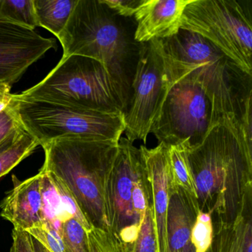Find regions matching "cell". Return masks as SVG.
<instances>
[{
    "instance_id": "obj_10",
    "label": "cell",
    "mask_w": 252,
    "mask_h": 252,
    "mask_svg": "<svg viewBox=\"0 0 252 252\" xmlns=\"http://www.w3.org/2000/svg\"><path fill=\"white\" fill-rule=\"evenodd\" d=\"M145 172L141 150L126 138H121L109 184L110 230L119 234L134 225H141L132 209L135 181Z\"/></svg>"
},
{
    "instance_id": "obj_24",
    "label": "cell",
    "mask_w": 252,
    "mask_h": 252,
    "mask_svg": "<svg viewBox=\"0 0 252 252\" xmlns=\"http://www.w3.org/2000/svg\"><path fill=\"white\" fill-rule=\"evenodd\" d=\"M214 227L210 214L199 210L191 233L194 252H206L213 241Z\"/></svg>"
},
{
    "instance_id": "obj_16",
    "label": "cell",
    "mask_w": 252,
    "mask_h": 252,
    "mask_svg": "<svg viewBox=\"0 0 252 252\" xmlns=\"http://www.w3.org/2000/svg\"><path fill=\"white\" fill-rule=\"evenodd\" d=\"M78 0H33L38 27L58 37L74 10Z\"/></svg>"
},
{
    "instance_id": "obj_29",
    "label": "cell",
    "mask_w": 252,
    "mask_h": 252,
    "mask_svg": "<svg viewBox=\"0 0 252 252\" xmlns=\"http://www.w3.org/2000/svg\"><path fill=\"white\" fill-rule=\"evenodd\" d=\"M243 252H252V214L246 216L243 237Z\"/></svg>"
},
{
    "instance_id": "obj_19",
    "label": "cell",
    "mask_w": 252,
    "mask_h": 252,
    "mask_svg": "<svg viewBox=\"0 0 252 252\" xmlns=\"http://www.w3.org/2000/svg\"><path fill=\"white\" fill-rule=\"evenodd\" d=\"M38 146L39 143L26 131L11 147L0 153V178L30 156Z\"/></svg>"
},
{
    "instance_id": "obj_26",
    "label": "cell",
    "mask_w": 252,
    "mask_h": 252,
    "mask_svg": "<svg viewBox=\"0 0 252 252\" xmlns=\"http://www.w3.org/2000/svg\"><path fill=\"white\" fill-rule=\"evenodd\" d=\"M130 252H156L151 205L147 209L144 220L141 224L138 239L131 248Z\"/></svg>"
},
{
    "instance_id": "obj_2",
    "label": "cell",
    "mask_w": 252,
    "mask_h": 252,
    "mask_svg": "<svg viewBox=\"0 0 252 252\" xmlns=\"http://www.w3.org/2000/svg\"><path fill=\"white\" fill-rule=\"evenodd\" d=\"M172 80L198 85L212 107L211 126L222 124L235 132L252 110V76L198 34L181 29L163 39Z\"/></svg>"
},
{
    "instance_id": "obj_3",
    "label": "cell",
    "mask_w": 252,
    "mask_h": 252,
    "mask_svg": "<svg viewBox=\"0 0 252 252\" xmlns=\"http://www.w3.org/2000/svg\"><path fill=\"white\" fill-rule=\"evenodd\" d=\"M133 18L116 14L101 0H78L58 39L63 57H88L101 63L129 104L141 44L135 39ZM127 108V107H126Z\"/></svg>"
},
{
    "instance_id": "obj_6",
    "label": "cell",
    "mask_w": 252,
    "mask_h": 252,
    "mask_svg": "<svg viewBox=\"0 0 252 252\" xmlns=\"http://www.w3.org/2000/svg\"><path fill=\"white\" fill-rule=\"evenodd\" d=\"M14 98V110L20 125L42 147L63 138L119 142L125 131L122 113H104L48 101Z\"/></svg>"
},
{
    "instance_id": "obj_14",
    "label": "cell",
    "mask_w": 252,
    "mask_h": 252,
    "mask_svg": "<svg viewBox=\"0 0 252 252\" xmlns=\"http://www.w3.org/2000/svg\"><path fill=\"white\" fill-rule=\"evenodd\" d=\"M192 0H144L133 18L135 39L145 43L168 39L181 30L183 14Z\"/></svg>"
},
{
    "instance_id": "obj_25",
    "label": "cell",
    "mask_w": 252,
    "mask_h": 252,
    "mask_svg": "<svg viewBox=\"0 0 252 252\" xmlns=\"http://www.w3.org/2000/svg\"><path fill=\"white\" fill-rule=\"evenodd\" d=\"M27 232L50 252H64L61 233L48 222L31 228Z\"/></svg>"
},
{
    "instance_id": "obj_23",
    "label": "cell",
    "mask_w": 252,
    "mask_h": 252,
    "mask_svg": "<svg viewBox=\"0 0 252 252\" xmlns=\"http://www.w3.org/2000/svg\"><path fill=\"white\" fill-rule=\"evenodd\" d=\"M88 240L90 252H130V246L113 231L93 228L88 232Z\"/></svg>"
},
{
    "instance_id": "obj_30",
    "label": "cell",
    "mask_w": 252,
    "mask_h": 252,
    "mask_svg": "<svg viewBox=\"0 0 252 252\" xmlns=\"http://www.w3.org/2000/svg\"><path fill=\"white\" fill-rule=\"evenodd\" d=\"M33 241V248H34L35 252H50L46 249L43 247L40 243H38L34 239L32 238Z\"/></svg>"
},
{
    "instance_id": "obj_18",
    "label": "cell",
    "mask_w": 252,
    "mask_h": 252,
    "mask_svg": "<svg viewBox=\"0 0 252 252\" xmlns=\"http://www.w3.org/2000/svg\"><path fill=\"white\" fill-rule=\"evenodd\" d=\"M240 215L229 225L214 228L213 241L206 252H243V237L246 216Z\"/></svg>"
},
{
    "instance_id": "obj_12",
    "label": "cell",
    "mask_w": 252,
    "mask_h": 252,
    "mask_svg": "<svg viewBox=\"0 0 252 252\" xmlns=\"http://www.w3.org/2000/svg\"><path fill=\"white\" fill-rule=\"evenodd\" d=\"M140 150L150 185L156 252H169L166 226L171 189L168 146L160 143L148 149L141 145Z\"/></svg>"
},
{
    "instance_id": "obj_9",
    "label": "cell",
    "mask_w": 252,
    "mask_h": 252,
    "mask_svg": "<svg viewBox=\"0 0 252 252\" xmlns=\"http://www.w3.org/2000/svg\"><path fill=\"white\" fill-rule=\"evenodd\" d=\"M161 114L150 133L167 146L200 143L211 127L212 107L201 88L186 79L172 81Z\"/></svg>"
},
{
    "instance_id": "obj_7",
    "label": "cell",
    "mask_w": 252,
    "mask_h": 252,
    "mask_svg": "<svg viewBox=\"0 0 252 252\" xmlns=\"http://www.w3.org/2000/svg\"><path fill=\"white\" fill-rule=\"evenodd\" d=\"M181 29L198 34L252 76V1L192 0Z\"/></svg>"
},
{
    "instance_id": "obj_28",
    "label": "cell",
    "mask_w": 252,
    "mask_h": 252,
    "mask_svg": "<svg viewBox=\"0 0 252 252\" xmlns=\"http://www.w3.org/2000/svg\"><path fill=\"white\" fill-rule=\"evenodd\" d=\"M10 252H35L32 237L27 231L14 228Z\"/></svg>"
},
{
    "instance_id": "obj_17",
    "label": "cell",
    "mask_w": 252,
    "mask_h": 252,
    "mask_svg": "<svg viewBox=\"0 0 252 252\" xmlns=\"http://www.w3.org/2000/svg\"><path fill=\"white\" fill-rule=\"evenodd\" d=\"M189 144L188 141H184L168 146L171 187L181 189L197 200L195 181L187 153Z\"/></svg>"
},
{
    "instance_id": "obj_8",
    "label": "cell",
    "mask_w": 252,
    "mask_h": 252,
    "mask_svg": "<svg viewBox=\"0 0 252 252\" xmlns=\"http://www.w3.org/2000/svg\"><path fill=\"white\" fill-rule=\"evenodd\" d=\"M173 84L162 41L141 43L130 98L124 114L128 140L132 143L141 140L146 144Z\"/></svg>"
},
{
    "instance_id": "obj_27",
    "label": "cell",
    "mask_w": 252,
    "mask_h": 252,
    "mask_svg": "<svg viewBox=\"0 0 252 252\" xmlns=\"http://www.w3.org/2000/svg\"><path fill=\"white\" fill-rule=\"evenodd\" d=\"M144 0H101L116 14L125 18H133Z\"/></svg>"
},
{
    "instance_id": "obj_13",
    "label": "cell",
    "mask_w": 252,
    "mask_h": 252,
    "mask_svg": "<svg viewBox=\"0 0 252 252\" xmlns=\"http://www.w3.org/2000/svg\"><path fill=\"white\" fill-rule=\"evenodd\" d=\"M14 187L0 203V215L14 225L27 231L45 222L42 173L24 181L12 176Z\"/></svg>"
},
{
    "instance_id": "obj_21",
    "label": "cell",
    "mask_w": 252,
    "mask_h": 252,
    "mask_svg": "<svg viewBox=\"0 0 252 252\" xmlns=\"http://www.w3.org/2000/svg\"><path fill=\"white\" fill-rule=\"evenodd\" d=\"M11 88L8 84L0 82V141L24 129L14 110V98Z\"/></svg>"
},
{
    "instance_id": "obj_4",
    "label": "cell",
    "mask_w": 252,
    "mask_h": 252,
    "mask_svg": "<svg viewBox=\"0 0 252 252\" xmlns=\"http://www.w3.org/2000/svg\"><path fill=\"white\" fill-rule=\"evenodd\" d=\"M42 148L45 162L41 170L65 185L93 228L111 231L108 189L119 142L63 138Z\"/></svg>"
},
{
    "instance_id": "obj_15",
    "label": "cell",
    "mask_w": 252,
    "mask_h": 252,
    "mask_svg": "<svg viewBox=\"0 0 252 252\" xmlns=\"http://www.w3.org/2000/svg\"><path fill=\"white\" fill-rule=\"evenodd\" d=\"M199 210L197 200L171 187L166 221L169 252H194L191 233Z\"/></svg>"
},
{
    "instance_id": "obj_20",
    "label": "cell",
    "mask_w": 252,
    "mask_h": 252,
    "mask_svg": "<svg viewBox=\"0 0 252 252\" xmlns=\"http://www.w3.org/2000/svg\"><path fill=\"white\" fill-rule=\"evenodd\" d=\"M0 20L35 30L38 26L33 0H0Z\"/></svg>"
},
{
    "instance_id": "obj_1",
    "label": "cell",
    "mask_w": 252,
    "mask_h": 252,
    "mask_svg": "<svg viewBox=\"0 0 252 252\" xmlns=\"http://www.w3.org/2000/svg\"><path fill=\"white\" fill-rule=\"evenodd\" d=\"M199 209L210 214L214 228L252 212V157L237 134L220 123L198 144L188 145Z\"/></svg>"
},
{
    "instance_id": "obj_11",
    "label": "cell",
    "mask_w": 252,
    "mask_h": 252,
    "mask_svg": "<svg viewBox=\"0 0 252 252\" xmlns=\"http://www.w3.org/2000/svg\"><path fill=\"white\" fill-rule=\"evenodd\" d=\"M55 46L53 38L43 37L33 29L0 20V82L12 86Z\"/></svg>"
},
{
    "instance_id": "obj_5",
    "label": "cell",
    "mask_w": 252,
    "mask_h": 252,
    "mask_svg": "<svg viewBox=\"0 0 252 252\" xmlns=\"http://www.w3.org/2000/svg\"><path fill=\"white\" fill-rule=\"evenodd\" d=\"M14 97L104 113L125 114L127 107L120 87L104 66L77 55L63 57L45 79Z\"/></svg>"
},
{
    "instance_id": "obj_22",
    "label": "cell",
    "mask_w": 252,
    "mask_h": 252,
    "mask_svg": "<svg viewBox=\"0 0 252 252\" xmlns=\"http://www.w3.org/2000/svg\"><path fill=\"white\" fill-rule=\"evenodd\" d=\"M61 236L64 252H90L88 232L75 218H68L63 221Z\"/></svg>"
}]
</instances>
